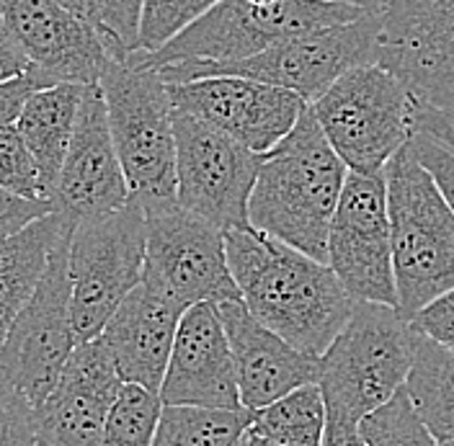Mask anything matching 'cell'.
<instances>
[{"instance_id": "1", "label": "cell", "mask_w": 454, "mask_h": 446, "mask_svg": "<svg viewBox=\"0 0 454 446\" xmlns=\"http://www.w3.org/2000/svg\"><path fill=\"white\" fill-rule=\"evenodd\" d=\"M225 246L248 312L294 348L320 359L356 307L336 271L254 227L227 230Z\"/></svg>"}, {"instance_id": "2", "label": "cell", "mask_w": 454, "mask_h": 446, "mask_svg": "<svg viewBox=\"0 0 454 446\" xmlns=\"http://www.w3.org/2000/svg\"><path fill=\"white\" fill-rule=\"evenodd\" d=\"M346 178L348 168L308 109L263 155L248 207L251 227L328 263V235Z\"/></svg>"}, {"instance_id": "3", "label": "cell", "mask_w": 454, "mask_h": 446, "mask_svg": "<svg viewBox=\"0 0 454 446\" xmlns=\"http://www.w3.org/2000/svg\"><path fill=\"white\" fill-rule=\"evenodd\" d=\"M413 356L416 328L397 307L356 302L346 328L320 356L325 446L359 436V423L408 385Z\"/></svg>"}, {"instance_id": "4", "label": "cell", "mask_w": 454, "mask_h": 446, "mask_svg": "<svg viewBox=\"0 0 454 446\" xmlns=\"http://www.w3.org/2000/svg\"><path fill=\"white\" fill-rule=\"evenodd\" d=\"M397 309L411 320L454 289V209L413 140L385 166Z\"/></svg>"}, {"instance_id": "5", "label": "cell", "mask_w": 454, "mask_h": 446, "mask_svg": "<svg viewBox=\"0 0 454 446\" xmlns=\"http://www.w3.org/2000/svg\"><path fill=\"white\" fill-rule=\"evenodd\" d=\"M98 85L132 201L145 215L176 207V127L168 83L160 70L112 59Z\"/></svg>"}, {"instance_id": "6", "label": "cell", "mask_w": 454, "mask_h": 446, "mask_svg": "<svg viewBox=\"0 0 454 446\" xmlns=\"http://www.w3.org/2000/svg\"><path fill=\"white\" fill-rule=\"evenodd\" d=\"M367 13V8L328 0H223L158 52H132L127 62L160 70L184 62L248 59L292 36L348 24Z\"/></svg>"}, {"instance_id": "7", "label": "cell", "mask_w": 454, "mask_h": 446, "mask_svg": "<svg viewBox=\"0 0 454 446\" xmlns=\"http://www.w3.org/2000/svg\"><path fill=\"white\" fill-rule=\"evenodd\" d=\"M380 36L382 11H369L356 21L292 36L248 59L168 65L160 67V75L168 85L215 75H240L292 90L312 106L346 73L364 65H380Z\"/></svg>"}, {"instance_id": "8", "label": "cell", "mask_w": 454, "mask_h": 446, "mask_svg": "<svg viewBox=\"0 0 454 446\" xmlns=\"http://www.w3.org/2000/svg\"><path fill=\"white\" fill-rule=\"evenodd\" d=\"M310 109L331 147L354 173H382L416 137V96L382 65L346 73Z\"/></svg>"}, {"instance_id": "9", "label": "cell", "mask_w": 454, "mask_h": 446, "mask_svg": "<svg viewBox=\"0 0 454 446\" xmlns=\"http://www.w3.org/2000/svg\"><path fill=\"white\" fill-rule=\"evenodd\" d=\"M147 258V217L137 201L75 224L70 238L73 331L78 346L104 333L137 289Z\"/></svg>"}, {"instance_id": "10", "label": "cell", "mask_w": 454, "mask_h": 446, "mask_svg": "<svg viewBox=\"0 0 454 446\" xmlns=\"http://www.w3.org/2000/svg\"><path fill=\"white\" fill-rule=\"evenodd\" d=\"M178 207L220 230H251V194L263 155L197 116L173 109Z\"/></svg>"}, {"instance_id": "11", "label": "cell", "mask_w": 454, "mask_h": 446, "mask_svg": "<svg viewBox=\"0 0 454 446\" xmlns=\"http://www.w3.org/2000/svg\"><path fill=\"white\" fill-rule=\"evenodd\" d=\"M73 230H67L55 246L36 292L16 317L0 348V369L24 392L34 408H39L52 395L65 364L78 346L73 331L70 281Z\"/></svg>"}, {"instance_id": "12", "label": "cell", "mask_w": 454, "mask_h": 446, "mask_svg": "<svg viewBox=\"0 0 454 446\" xmlns=\"http://www.w3.org/2000/svg\"><path fill=\"white\" fill-rule=\"evenodd\" d=\"M145 217L147 258L142 279L186 309L240 300L227 263L225 230L178 204Z\"/></svg>"}, {"instance_id": "13", "label": "cell", "mask_w": 454, "mask_h": 446, "mask_svg": "<svg viewBox=\"0 0 454 446\" xmlns=\"http://www.w3.org/2000/svg\"><path fill=\"white\" fill-rule=\"evenodd\" d=\"M328 266L356 302L397 307L385 170H348L328 235Z\"/></svg>"}, {"instance_id": "14", "label": "cell", "mask_w": 454, "mask_h": 446, "mask_svg": "<svg viewBox=\"0 0 454 446\" xmlns=\"http://www.w3.org/2000/svg\"><path fill=\"white\" fill-rule=\"evenodd\" d=\"M168 96L176 112L197 116L258 155L271 153L310 109L292 90L240 75L170 83Z\"/></svg>"}, {"instance_id": "15", "label": "cell", "mask_w": 454, "mask_h": 446, "mask_svg": "<svg viewBox=\"0 0 454 446\" xmlns=\"http://www.w3.org/2000/svg\"><path fill=\"white\" fill-rule=\"evenodd\" d=\"M52 201L57 212L67 215L75 223L112 215L132 201L127 176L114 145L109 109L101 85L85 88L78 124L65 166L59 170Z\"/></svg>"}, {"instance_id": "16", "label": "cell", "mask_w": 454, "mask_h": 446, "mask_svg": "<svg viewBox=\"0 0 454 446\" xmlns=\"http://www.w3.org/2000/svg\"><path fill=\"white\" fill-rule=\"evenodd\" d=\"M3 31L52 83L98 85L112 62L104 36L55 0H0Z\"/></svg>"}, {"instance_id": "17", "label": "cell", "mask_w": 454, "mask_h": 446, "mask_svg": "<svg viewBox=\"0 0 454 446\" xmlns=\"http://www.w3.org/2000/svg\"><path fill=\"white\" fill-rule=\"evenodd\" d=\"M121 387L124 379L101 335L75 346L52 395L36 408L39 442L98 446Z\"/></svg>"}, {"instance_id": "18", "label": "cell", "mask_w": 454, "mask_h": 446, "mask_svg": "<svg viewBox=\"0 0 454 446\" xmlns=\"http://www.w3.org/2000/svg\"><path fill=\"white\" fill-rule=\"evenodd\" d=\"M160 400L163 405L243 411L232 346L217 305L201 302L184 312Z\"/></svg>"}, {"instance_id": "19", "label": "cell", "mask_w": 454, "mask_h": 446, "mask_svg": "<svg viewBox=\"0 0 454 446\" xmlns=\"http://www.w3.org/2000/svg\"><path fill=\"white\" fill-rule=\"evenodd\" d=\"M217 309L232 346L243 408L258 411L289 392L317 385L320 359L294 348L282 335L255 320L243 300L225 302Z\"/></svg>"}, {"instance_id": "20", "label": "cell", "mask_w": 454, "mask_h": 446, "mask_svg": "<svg viewBox=\"0 0 454 446\" xmlns=\"http://www.w3.org/2000/svg\"><path fill=\"white\" fill-rule=\"evenodd\" d=\"M184 312L186 307L145 279L114 312L101 338L127 385H140L160 395Z\"/></svg>"}, {"instance_id": "21", "label": "cell", "mask_w": 454, "mask_h": 446, "mask_svg": "<svg viewBox=\"0 0 454 446\" xmlns=\"http://www.w3.org/2000/svg\"><path fill=\"white\" fill-rule=\"evenodd\" d=\"M75 224L67 215L52 212L0 243V348L36 292L55 246Z\"/></svg>"}, {"instance_id": "22", "label": "cell", "mask_w": 454, "mask_h": 446, "mask_svg": "<svg viewBox=\"0 0 454 446\" xmlns=\"http://www.w3.org/2000/svg\"><path fill=\"white\" fill-rule=\"evenodd\" d=\"M85 88L88 85L57 83L34 90L21 109V116L16 119V127L39 166L47 199H52L59 170L65 166Z\"/></svg>"}, {"instance_id": "23", "label": "cell", "mask_w": 454, "mask_h": 446, "mask_svg": "<svg viewBox=\"0 0 454 446\" xmlns=\"http://www.w3.org/2000/svg\"><path fill=\"white\" fill-rule=\"evenodd\" d=\"M434 439L454 442V354L416 331V356L405 385Z\"/></svg>"}, {"instance_id": "24", "label": "cell", "mask_w": 454, "mask_h": 446, "mask_svg": "<svg viewBox=\"0 0 454 446\" xmlns=\"http://www.w3.org/2000/svg\"><path fill=\"white\" fill-rule=\"evenodd\" d=\"M325 400L317 385L289 392L277 403L251 411L246 436L282 446H325Z\"/></svg>"}, {"instance_id": "25", "label": "cell", "mask_w": 454, "mask_h": 446, "mask_svg": "<svg viewBox=\"0 0 454 446\" xmlns=\"http://www.w3.org/2000/svg\"><path fill=\"white\" fill-rule=\"evenodd\" d=\"M251 426V411H212L163 405L153 446H238Z\"/></svg>"}, {"instance_id": "26", "label": "cell", "mask_w": 454, "mask_h": 446, "mask_svg": "<svg viewBox=\"0 0 454 446\" xmlns=\"http://www.w3.org/2000/svg\"><path fill=\"white\" fill-rule=\"evenodd\" d=\"M160 416H163L160 395L145 390L140 385L124 382L98 446H153Z\"/></svg>"}, {"instance_id": "27", "label": "cell", "mask_w": 454, "mask_h": 446, "mask_svg": "<svg viewBox=\"0 0 454 446\" xmlns=\"http://www.w3.org/2000/svg\"><path fill=\"white\" fill-rule=\"evenodd\" d=\"M359 436L367 446H439L405 387L359 423Z\"/></svg>"}, {"instance_id": "28", "label": "cell", "mask_w": 454, "mask_h": 446, "mask_svg": "<svg viewBox=\"0 0 454 446\" xmlns=\"http://www.w3.org/2000/svg\"><path fill=\"white\" fill-rule=\"evenodd\" d=\"M223 0H145L137 52H158Z\"/></svg>"}, {"instance_id": "29", "label": "cell", "mask_w": 454, "mask_h": 446, "mask_svg": "<svg viewBox=\"0 0 454 446\" xmlns=\"http://www.w3.org/2000/svg\"><path fill=\"white\" fill-rule=\"evenodd\" d=\"M0 189L27 199H47L39 166L16 124L0 127Z\"/></svg>"}, {"instance_id": "30", "label": "cell", "mask_w": 454, "mask_h": 446, "mask_svg": "<svg viewBox=\"0 0 454 446\" xmlns=\"http://www.w3.org/2000/svg\"><path fill=\"white\" fill-rule=\"evenodd\" d=\"M36 408L0 369V446H36Z\"/></svg>"}, {"instance_id": "31", "label": "cell", "mask_w": 454, "mask_h": 446, "mask_svg": "<svg viewBox=\"0 0 454 446\" xmlns=\"http://www.w3.org/2000/svg\"><path fill=\"white\" fill-rule=\"evenodd\" d=\"M96 3H98V13H101L104 27L109 31L121 59L127 62V57L137 52V44H140V21L145 0H96Z\"/></svg>"}, {"instance_id": "32", "label": "cell", "mask_w": 454, "mask_h": 446, "mask_svg": "<svg viewBox=\"0 0 454 446\" xmlns=\"http://www.w3.org/2000/svg\"><path fill=\"white\" fill-rule=\"evenodd\" d=\"M52 212H57L52 199H27L0 189V243Z\"/></svg>"}, {"instance_id": "33", "label": "cell", "mask_w": 454, "mask_h": 446, "mask_svg": "<svg viewBox=\"0 0 454 446\" xmlns=\"http://www.w3.org/2000/svg\"><path fill=\"white\" fill-rule=\"evenodd\" d=\"M413 328L454 354V289L411 317Z\"/></svg>"}, {"instance_id": "34", "label": "cell", "mask_w": 454, "mask_h": 446, "mask_svg": "<svg viewBox=\"0 0 454 446\" xmlns=\"http://www.w3.org/2000/svg\"><path fill=\"white\" fill-rule=\"evenodd\" d=\"M52 83L42 70H36L34 65L28 67L24 75L8 81V83H0V127H8V124H16V119L21 116V109L28 101V96L34 90H42V88H52Z\"/></svg>"}, {"instance_id": "35", "label": "cell", "mask_w": 454, "mask_h": 446, "mask_svg": "<svg viewBox=\"0 0 454 446\" xmlns=\"http://www.w3.org/2000/svg\"><path fill=\"white\" fill-rule=\"evenodd\" d=\"M413 147H416L419 160L436 178L439 189L450 199V204H452L454 209V153L450 147H444L442 142H436L434 137L424 135V132H416Z\"/></svg>"}, {"instance_id": "36", "label": "cell", "mask_w": 454, "mask_h": 446, "mask_svg": "<svg viewBox=\"0 0 454 446\" xmlns=\"http://www.w3.org/2000/svg\"><path fill=\"white\" fill-rule=\"evenodd\" d=\"M416 132H424L454 153V119L439 112H431L419 101H416Z\"/></svg>"}, {"instance_id": "37", "label": "cell", "mask_w": 454, "mask_h": 446, "mask_svg": "<svg viewBox=\"0 0 454 446\" xmlns=\"http://www.w3.org/2000/svg\"><path fill=\"white\" fill-rule=\"evenodd\" d=\"M59 3L65 11H70L73 16H78L81 21H85L88 27H93L101 36H104V42H106V47H109V55L116 62H124L121 55H119V50H116V44L112 42V36H109V31L104 27V21H101V13H98V3L96 0H55Z\"/></svg>"}, {"instance_id": "38", "label": "cell", "mask_w": 454, "mask_h": 446, "mask_svg": "<svg viewBox=\"0 0 454 446\" xmlns=\"http://www.w3.org/2000/svg\"><path fill=\"white\" fill-rule=\"evenodd\" d=\"M28 67H31V62L13 44V39L0 28V83H8V81L24 75Z\"/></svg>"}, {"instance_id": "39", "label": "cell", "mask_w": 454, "mask_h": 446, "mask_svg": "<svg viewBox=\"0 0 454 446\" xmlns=\"http://www.w3.org/2000/svg\"><path fill=\"white\" fill-rule=\"evenodd\" d=\"M426 109H431V112H439L444 113V116H450L454 119V83L447 85L439 96H434L428 104H421Z\"/></svg>"}, {"instance_id": "40", "label": "cell", "mask_w": 454, "mask_h": 446, "mask_svg": "<svg viewBox=\"0 0 454 446\" xmlns=\"http://www.w3.org/2000/svg\"><path fill=\"white\" fill-rule=\"evenodd\" d=\"M328 3H346V5H356V8H367V11H382L385 0H328Z\"/></svg>"}, {"instance_id": "41", "label": "cell", "mask_w": 454, "mask_h": 446, "mask_svg": "<svg viewBox=\"0 0 454 446\" xmlns=\"http://www.w3.org/2000/svg\"><path fill=\"white\" fill-rule=\"evenodd\" d=\"M336 446H367V444L362 442V436H351V439H346V442H340V444Z\"/></svg>"}, {"instance_id": "42", "label": "cell", "mask_w": 454, "mask_h": 446, "mask_svg": "<svg viewBox=\"0 0 454 446\" xmlns=\"http://www.w3.org/2000/svg\"><path fill=\"white\" fill-rule=\"evenodd\" d=\"M248 439V446H282V444H271V442H261V439H251V436H246Z\"/></svg>"}, {"instance_id": "43", "label": "cell", "mask_w": 454, "mask_h": 446, "mask_svg": "<svg viewBox=\"0 0 454 446\" xmlns=\"http://www.w3.org/2000/svg\"><path fill=\"white\" fill-rule=\"evenodd\" d=\"M238 446H248V439L243 436V442H240V444H238Z\"/></svg>"}, {"instance_id": "44", "label": "cell", "mask_w": 454, "mask_h": 446, "mask_svg": "<svg viewBox=\"0 0 454 446\" xmlns=\"http://www.w3.org/2000/svg\"><path fill=\"white\" fill-rule=\"evenodd\" d=\"M439 446H454V442H442V444Z\"/></svg>"}, {"instance_id": "45", "label": "cell", "mask_w": 454, "mask_h": 446, "mask_svg": "<svg viewBox=\"0 0 454 446\" xmlns=\"http://www.w3.org/2000/svg\"><path fill=\"white\" fill-rule=\"evenodd\" d=\"M251 3H269V0H251Z\"/></svg>"}, {"instance_id": "46", "label": "cell", "mask_w": 454, "mask_h": 446, "mask_svg": "<svg viewBox=\"0 0 454 446\" xmlns=\"http://www.w3.org/2000/svg\"><path fill=\"white\" fill-rule=\"evenodd\" d=\"M0 28H3V13H0Z\"/></svg>"}, {"instance_id": "47", "label": "cell", "mask_w": 454, "mask_h": 446, "mask_svg": "<svg viewBox=\"0 0 454 446\" xmlns=\"http://www.w3.org/2000/svg\"><path fill=\"white\" fill-rule=\"evenodd\" d=\"M36 446H47V444H42V442H39V444H36Z\"/></svg>"}]
</instances>
